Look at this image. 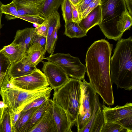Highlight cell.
<instances>
[{
  "mask_svg": "<svg viewBox=\"0 0 132 132\" xmlns=\"http://www.w3.org/2000/svg\"><path fill=\"white\" fill-rule=\"evenodd\" d=\"M112 48L105 39L96 41L88 48L85 59L89 83L108 106L114 104L110 67Z\"/></svg>",
  "mask_w": 132,
  "mask_h": 132,
  "instance_id": "6da1fadb",
  "label": "cell"
},
{
  "mask_svg": "<svg viewBox=\"0 0 132 132\" xmlns=\"http://www.w3.org/2000/svg\"><path fill=\"white\" fill-rule=\"evenodd\" d=\"M110 59V76L112 84L118 88L132 89V39L118 40Z\"/></svg>",
  "mask_w": 132,
  "mask_h": 132,
  "instance_id": "7a4b0ae2",
  "label": "cell"
},
{
  "mask_svg": "<svg viewBox=\"0 0 132 132\" xmlns=\"http://www.w3.org/2000/svg\"><path fill=\"white\" fill-rule=\"evenodd\" d=\"M81 81L69 78L62 86L54 90L52 99L53 102L65 110L74 125L80 106Z\"/></svg>",
  "mask_w": 132,
  "mask_h": 132,
  "instance_id": "3957f363",
  "label": "cell"
},
{
  "mask_svg": "<svg viewBox=\"0 0 132 132\" xmlns=\"http://www.w3.org/2000/svg\"><path fill=\"white\" fill-rule=\"evenodd\" d=\"M100 5L102 21L98 25L108 39H120L117 26L121 16L127 9L125 0H100Z\"/></svg>",
  "mask_w": 132,
  "mask_h": 132,
  "instance_id": "277c9868",
  "label": "cell"
},
{
  "mask_svg": "<svg viewBox=\"0 0 132 132\" xmlns=\"http://www.w3.org/2000/svg\"><path fill=\"white\" fill-rule=\"evenodd\" d=\"M81 81L80 106L75 125L77 132H81L90 120L93 113L97 93L85 79Z\"/></svg>",
  "mask_w": 132,
  "mask_h": 132,
  "instance_id": "5b68a950",
  "label": "cell"
},
{
  "mask_svg": "<svg viewBox=\"0 0 132 132\" xmlns=\"http://www.w3.org/2000/svg\"><path fill=\"white\" fill-rule=\"evenodd\" d=\"M44 59L57 65L69 77L81 81L85 79L86 66L78 57L69 53H57L44 57Z\"/></svg>",
  "mask_w": 132,
  "mask_h": 132,
  "instance_id": "8992f818",
  "label": "cell"
},
{
  "mask_svg": "<svg viewBox=\"0 0 132 132\" xmlns=\"http://www.w3.org/2000/svg\"><path fill=\"white\" fill-rule=\"evenodd\" d=\"M105 123H117L132 132V103H127L122 106L114 108L102 106Z\"/></svg>",
  "mask_w": 132,
  "mask_h": 132,
  "instance_id": "52a82bcc",
  "label": "cell"
},
{
  "mask_svg": "<svg viewBox=\"0 0 132 132\" xmlns=\"http://www.w3.org/2000/svg\"><path fill=\"white\" fill-rule=\"evenodd\" d=\"M27 92L13 85L10 88L0 87V95L10 113H18L29 104L26 97Z\"/></svg>",
  "mask_w": 132,
  "mask_h": 132,
  "instance_id": "ba28073f",
  "label": "cell"
},
{
  "mask_svg": "<svg viewBox=\"0 0 132 132\" xmlns=\"http://www.w3.org/2000/svg\"><path fill=\"white\" fill-rule=\"evenodd\" d=\"M10 81L15 86L29 92L45 89L49 86L45 74L37 68L28 75L17 78H10Z\"/></svg>",
  "mask_w": 132,
  "mask_h": 132,
  "instance_id": "9c48e42d",
  "label": "cell"
},
{
  "mask_svg": "<svg viewBox=\"0 0 132 132\" xmlns=\"http://www.w3.org/2000/svg\"><path fill=\"white\" fill-rule=\"evenodd\" d=\"M42 71L46 76L49 86L54 90L61 87L69 79L64 71L55 63L42 61Z\"/></svg>",
  "mask_w": 132,
  "mask_h": 132,
  "instance_id": "30bf717a",
  "label": "cell"
},
{
  "mask_svg": "<svg viewBox=\"0 0 132 132\" xmlns=\"http://www.w3.org/2000/svg\"><path fill=\"white\" fill-rule=\"evenodd\" d=\"M48 20L49 27L46 37L45 51L53 54L57 39V32L61 26L60 16L58 11L47 18Z\"/></svg>",
  "mask_w": 132,
  "mask_h": 132,
  "instance_id": "8fae6325",
  "label": "cell"
},
{
  "mask_svg": "<svg viewBox=\"0 0 132 132\" xmlns=\"http://www.w3.org/2000/svg\"><path fill=\"white\" fill-rule=\"evenodd\" d=\"M52 115L55 123L57 132H72L71 128L74 125L65 110L52 100Z\"/></svg>",
  "mask_w": 132,
  "mask_h": 132,
  "instance_id": "7c38bea8",
  "label": "cell"
},
{
  "mask_svg": "<svg viewBox=\"0 0 132 132\" xmlns=\"http://www.w3.org/2000/svg\"><path fill=\"white\" fill-rule=\"evenodd\" d=\"M105 123L102 108L97 93L93 114L88 123L81 132H101Z\"/></svg>",
  "mask_w": 132,
  "mask_h": 132,
  "instance_id": "4fadbf2b",
  "label": "cell"
},
{
  "mask_svg": "<svg viewBox=\"0 0 132 132\" xmlns=\"http://www.w3.org/2000/svg\"><path fill=\"white\" fill-rule=\"evenodd\" d=\"M52 102L30 132H57L52 115Z\"/></svg>",
  "mask_w": 132,
  "mask_h": 132,
  "instance_id": "5bb4252c",
  "label": "cell"
},
{
  "mask_svg": "<svg viewBox=\"0 0 132 132\" xmlns=\"http://www.w3.org/2000/svg\"><path fill=\"white\" fill-rule=\"evenodd\" d=\"M45 0H12L16 6L19 16L38 15Z\"/></svg>",
  "mask_w": 132,
  "mask_h": 132,
  "instance_id": "9a60e30c",
  "label": "cell"
},
{
  "mask_svg": "<svg viewBox=\"0 0 132 132\" xmlns=\"http://www.w3.org/2000/svg\"><path fill=\"white\" fill-rule=\"evenodd\" d=\"M25 57L20 60L11 64L7 72L10 78H17L28 75L35 69L36 67H32L26 61Z\"/></svg>",
  "mask_w": 132,
  "mask_h": 132,
  "instance_id": "2e32d148",
  "label": "cell"
},
{
  "mask_svg": "<svg viewBox=\"0 0 132 132\" xmlns=\"http://www.w3.org/2000/svg\"><path fill=\"white\" fill-rule=\"evenodd\" d=\"M0 50L12 63L23 58L27 49L23 46L12 43L4 46Z\"/></svg>",
  "mask_w": 132,
  "mask_h": 132,
  "instance_id": "e0dca14e",
  "label": "cell"
},
{
  "mask_svg": "<svg viewBox=\"0 0 132 132\" xmlns=\"http://www.w3.org/2000/svg\"><path fill=\"white\" fill-rule=\"evenodd\" d=\"M45 53L44 49L39 44L36 43L30 46L26 50L25 60L32 67H36L42 61Z\"/></svg>",
  "mask_w": 132,
  "mask_h": 132,
  "instance_id": "ac0fdd59",
  "label": "cell"
},
{
  "mask_svg": "<svg viewBox=\"0 0 132 132\" xmlns=\"http://www.w3.org/2000/svg\"><path fill=\"white\" fill-rule=\"evenodd\" d=\"M101 21V5H99L81 19L78 25L87 33L91 28L100 24Z\"/></svg>",
  "mask_w": 132,
  "mask_h": 132,
  "instance_id": "d6986e66",
  "label": "cell"
},
{
  "mask_svg": "<svg viewBox=\"0 0 132 132\" xmlns=\"http://www.w3.org/2000/svg\"><path fill=\"white\" fill-rule=\"evenodd\" d=\"M35 29L28 28L18 30L12 43L23 46L27 50L30 46L31 40L35 32Z\"/></svg>",
  "mask_w": 132,
  "mask_h": 132,
  "instance_id": "ffe728a7",
  "label": "cell"
},
{
  "mask_svg": "<svg viewBox=\"0 0 132 132\" xmlns=\"http://www.w3.org/2000/svg\"><path fill=\"white\" fill-rule=\"evenodd\" d=\"M52 101V99H50L39 106L21 132H30L50 105Z\"/></svg>",
  "mask_w": 132,
  "mask_h": 132,
  "instance_id": "44dd1931",
  "label": "cell"
},
{
  "mask_svg": "<svg viewBox=\"0 0 132 132\" xmlns=\"http://www.w3.org/2000/svg\"><path fill=\"white\" fill-rule=\"evenodd\" d=\"M64 0H45L41 7L40 13L46 19L57 10Z\"/></svg>",
  "mask_w": 132,
  "mask_h": 132,
  "instance_id": "7402d4cb",
  "label": "cell"
},
{
  "mask_svg": "<svg viewBox=\"0 0 132 132\" xmlns=\"http://www.w3.org/2000/svg\"><path fill=\"white\" fill-rule=\"evenodd\" d=\"M65 28L64 34L71 38H80L87 35V33L81 28L78 24L73 21L65 23Z\"/></svg>",
  "mask_w": 132,
  "mask_h": 132,
  "instance_id": "603a6c76",
  "label": "cell"
},
{
  "mask_svg": "<svg viewBox=\"0 0 132 132\" xmlns=\"http://www.w3.org/2000/svg\"><path fill=\"white\" fill-rule=\"evenodd\" d=\"M132 24V16L127 9L121 16L117 24V30L121 38L125 31L130 29Z\"/></svg>",
  "mask_w": 132,
  "mask_h": 132,
  "instance_id": "cb8c5ba5",
  "label": "cell"
},
{
  "mask_svg": "<svg viewBox=\"0 0 132 132\" xmlns=\"http://www.w3.org/2000/svg\"><path fill=\"white\" fill-rule=\"evenodd\" d=\"M39 107L32 108L26 111H22L14 127L15 132H21Z\"/></svg>",
  "mask_w": 132,
  "mask_h": 132,
  "instance_id": "d4e9b609",
  "label": "cell"
},
{
  "mask_svg": "<svg viewBox=\"0 0 132 132\" xmlns=\"http://www.w3.org/2000/svg\"><path fill=\"white\" fill-rule=\"evenodd\" d=\"M1 9L2 13L5 14V18L7 20L18 18L19 16L16 5L13 1L6 5L2 4Z\"/></svg>",
  "mask_w": 132,
  "mask_h": 132,
  "instance_id": "484cf974",
  "label": "cell"
},
{
  "mask_svg": "<svg viewBox=\"0 0 132 132\" xmlns=\"http://www.w3.org/2000/svg\"><path fill=\"white\" fill-rule=\"evenodd\" d=\"M62 15L65 23L72 21L71 3L69 0H64L61 5Z\"/></svg>",
  "mask_w": 132,
  "mask_h": 132,
  "instance_id": "4316f807",
  "label": "cell"
},
{
  "mask_svg": "<svg viewBox=\"0 0 132 132\" xmlns=\"http://www.w3.org/2000/svg\"><path fill=\"white\" fill-rule=\"evenodd\" d=\"M0 132H12L10 113L7 108L0 121Z\"/></svg>",
  "mask_w": 132,
  "mask_h": 132,
  "instance_id": "83f0119b",
  "label": "cell"
},
{
  "mask_svg": "<svg viewBox=\"0 0 132 132\" xmlns=\"http://www.w3.org/2000/svg\"><path fill=\"white\" fill-rule=\"evenodd\" d=\"M129 132L126 129L115 123H104L101 132Z\"/></svg>",
  "mask_w": 132,
  "mask_h": 132,
  "instance_id": "f1b7e54d",
  "label": "cell"
},
{
  "mask_svg": "<svg viewBox=\"0 0 132 132\" xmlns=\"http://www.w3.org/2000/svg\"><path fill=\"white\" fill-rule=\"evenodd\" d=\"M11 63L0 50V78L7 74Z\"/></svg>",
  "mask_w": 132,
  "mask_h": 132,
  "instance_id": "f546056e",
  "label": "cell"
},
{
  "mask_svg": "<svg viewBox=\"0 0 132 132\" xmlns=\"http://www.w3.org/2000/svg\"><path fill=\"white\" fill-rule=\"evenodd\" d=\"M18 18L33 24H35L38 26L41 24L46 19L39 15L36 14L19 16Z\"/></svg>",
  "mask_w": 132,
  "mask_h": 132,
  "instance_id": "4dcf8cb0",
  "label": "cell"
},
{
  "mask_svg": "<svg viewBox=\"0 0 132 132\" xmlns=\"http://www.w3.org/2000/svg\"><path fill=\"white\" fill-rule=\"evenodd\" d=\"M51 94L40 97L26 106L22 111H25L32 108L38 107L50 99Z\"/></svg>",
  "mask_w": 132,
  "mask_h": 132,
  "instance_id": "1f68e13d",
  "label": "cell"
},
{
  "mask_svg": "<svg viewBox=\"0 0 132 132\" xmlns=\"http://www.w3.org/2000/svg\"><path fill=\"white\" fill-rule=\"evenodd\" d=\"M49 27L48 20L47 19L42 23L35 29V32L39 35L46 37Z\"/></svg>",
  "mask_w": 132,
  "mask_h": 132,
  "instance_id": "d6a6232c",
  "label": "cell"
},
{
  "mask_svg": "<svg viewBox=\"0 0 132 132\" xmlns=\"http://www.w3.org/2000/svg\"><path fill=\"white\" fill-rule=\"evenodd\" d=\"M46 42V37L38 35L35 32L31 40L30 46L36 43H38L43 48L45 51Z\"/></svg>",
  "mask_w": 132,
  "mask_h": 132,
  "instance_id": "836d02e7",
  "label": "cell"
},
{
  "mask_svg": "<svg viewBox=\"0 0 132 132\" xmlns=\"http://www.w3.org/2000/svg\"><path fill=\"white\" fill-rule=\"evenodd\" d=\"M100 5V0H94L87 6L82 13L80 18V20L84 18L88 13L97 6Z\"/></svg>",
  "mask_w": 132,
  "mask_h": 132,
  "instance_id": "e575fe53",
  "label": "cell"
},
{
  "mask_svg": "<svg viewBox=\"0 0 132 132\" xmlns=\"http://www.w3.org/2000/svg\"><path fill=\"white\" fill-rule=\"evenodd\" d=\"M93 0H81L80 1L76 6L79 13V19L82 13L87 6Z\"/></svg>",
  "mask_w": 132,
  "mask_h": 132,
  "instance_id": "d590c367",
  "label": "cell"
},
{
  "mask_svg": "<svg viewBox=\"0 0 132 132\" xmlns=\"http://www.w3.org/2000/svg\"><path fill=\"white\" fill-rule=\"evenodd\" d=\"M72 7V21L78 24L80 22L78 12L76 6H75L71 4Z\"/></svg>",
  "mask_w": 132,
  "mask_h": 132,
  "instance_id": "8d00e7d4",
  "label": "cell"
},
{
  "mask_svg": "<svg viewBox=\"0 0 132 132\" xmlns=\"http://www.w3.org/2000/svg\"><path fill=\"white\" fill-rule=\"evenodd\" d=\"M21 112L18 113L14 114H12L9 112L12 132H15L14 128V126L20 117Z\"/></svg>",
  "mask_w": 132,
  "mask_h": 132,
  "instance_id": "74e56055",
  "label": "cell"
},
{
  "mask_svg": "<svg viewBox=\"0 0 132 132\" xmlns=\"http://www.w3.org/2000/svg\"><path fill=\"white\" fill-rule=\"evenodd\" d=\"M7 108V106L3 101H0V121Z\"/></svg>",
  "mask_w": 132,
  "mask_h": 132,
  "instance_id": "f35d334b",
  "label": "cell"
},
{
  "mask_svg": "<svg viewBox=\"0 0 132 132\" xmlns=\"http://www.w3.org/2000/svg\"><path fill=\"white\" fill-rule=\"evenodd\" d=\"M126 5L130 15H132V0H125Z\"/></svg>",
  "mask_w": 132,
  "mask_h": 132,
  "instance_id": "ab89813d",
  "label": "cell"
},
{
  "mask_svg": "<svg viewBox=\"0 0 132 132\" xmlns=\"http://www.w3.org/2000/svg\"><path fill=\"white\" fill-rule=\"evenodd\" d=\"M3 4L0 1V30L1 28L2 27V25L1 24V18L2 17V15L3 14L2 13L1 8V6Z\"/></svg>",
  "mask_w": 132,
  "mask_h": 132,
  "instance_id": "60d3db41",
  "label": "cell"
},
{
  "mask_svg": "<svg viewBox=\"0 0 132 132\" xmlns=\"http://www.w3.org/2000/svg\"><path fill=\"white\" fill-rule=\"evenodd\" d=\"M71 3L75 6H77L81 0H69Z\"/></svg>",
  "mask_w": 132,
  "mask_h": 132,
  "instance_id": "b9f144b4",
  "label": "cell"
}]
</instances>
